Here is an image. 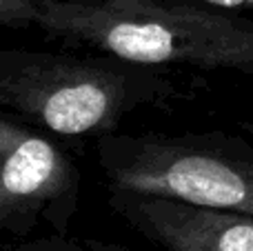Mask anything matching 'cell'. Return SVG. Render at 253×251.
I'll list each match as a JSON object with an SVG mask.
<instances>
[{"mask_svg": "<svg viewBox=\"0 0 253 251\" xmlns=\"http://www.w3.org/2000/svg\"><path fill=\"white\" fill-rule=\"evenodd\" d=\"M169 93V80L116 56L0 51V102L60 136H107L129 111Z\"/></svg>", "mask_w": 253, "mask_h": 251, "instance_id": "obj_2", "label": "cell"}, {"mask_svg": "<svg viewBox=\"0 0 253 251\" xmlns=\"http://www.w3.org/2000/svg\"><path fill=\"white\" fill-rule=\"evenodd\" d=\"M109 189L253 216V151L218 136H100Z\"/></svg>", "mask_w": 253, "mask_h": 251, "instance_id": "obj_3", "label": "cell"}, {"mask_svg": "<svg viewBox=\"0 0 253 251\" xmlns=\"http://www.w3.org/2000/svg\"><path fill=\"white\" fill-rule=\"evenodd\" d=\"M20 251H56V247H49V249H40V247H29V249H20Z\"/></svg>", "mask_w": 253, "mask_h": 251, "instance_id": "obj_8", "label": "cell"}, {"mask_svg": "<svg viewBox=\"0 0 253 251\" xmlns=\"http://www.w3.org/2000/svg\"><path fill=\"white\" fill-rule=\"evenodd\" d=\"M200 2L224 9H253V0H200Z\"/></svg>", "mask_w": 253, "mask_h": 251, "instance_id": "obj_7", "label": "cell"}, {"mask_svg": "<svg viewBox=\"0 0 253 251\" xmlns=\"http://www.w3.org/2000/svg\"><path fill=\"white\" fill-rule=\"evenodd\" d=\"M102 251H126V249H114V247H102Z\"/></svg>", "mask_w": 253, "mask_h": 251, "instance_id": "obj_9", "label": "cell"}, {"mask_svg": "<svg viewBox=\"0 0 253 251\" xmlns=\"http://www.w3.org/2000/svg\"><path fill=\"white\" fill-rule=\"evenodd\" d=\"M80 176L51 140L0 120V227L22 236L47 216L65 234Z\"/></svg>", "mask_w": 253, "mask_h": 251, "instance_id": "obj_4", "label": "cell"}, {"mask_svg": "<svg viewBox=\"0 0 253 251\" xmlns=\"http://www.w3.org/2000/svg\"><path fill=\"white\" fill-rule=\"evenodd\" d=\"M111 191V207L162 251H253V216L167 196Z\"/></svg>", "mask_w": 253, "mask_h": 251, "instance_id": "obj_5", "label": "cell"}, {"mask_svg": "<svg viewBox=\"0 0 253 251\" xmlns=\"http://www.w3.org/2000/svg\"><path fill=\"white\" fill-rule=\"evenodd\" d=\"M36 27L135 65L253 76V22L173 0H38Z\"/></svg>", "mask_w": 253, "mask_h": 251, "instance_id": "obj_1", "label": "cell"}, {"mask_svg": "<svg viewBox=\"0 0 253 251\" xmlns=\"http://www.w3.org/2000/svg\"><path fill=\"white\" fill-rule=\"evenodd\" d=\"M38 0H0V25L2 27H29L36 25Z\"/></svg>", "mask_w": 253, "mask_h": 251, "instance_id": "obj_6", "label": "cell"}]
</instances>
